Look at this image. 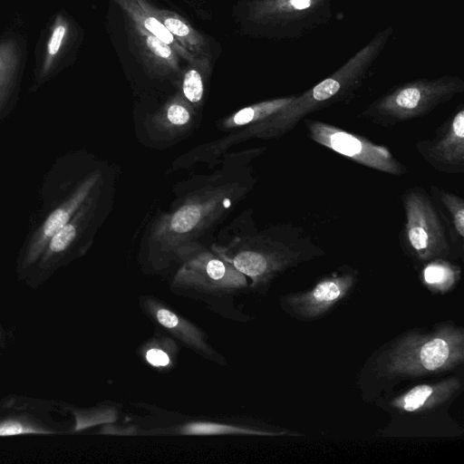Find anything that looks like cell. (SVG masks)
<instances>
[{"label": "cell", "mask_w": 464, "mask_h": 464, "mask_svg": "<svg viewBox=\"0 0 464 464\" xmlns=\"http://www.w3.org/2000/svg\"><path fill=\"white\" fill-rule=\"evenodd\" d=\"M405 222L401 241L420 262L445 258L450 254L446 228L431 198L420 187L411 188L401 197Z\"/></svg>", "instance_id": "obj_5"}, {"label": "cell", "mask_w": 464, "mask_h": 464, "mask_svg": "<svg viewBox=\"0 0 464 464\" xmlns=\"http://www.w3.org/2000/svg\"><path fill=\"white\" fill-rule=\"evenodd\" d=\"M209 57L198 56L189 63L183 75L182 91L188 101L192 103L200 102L204 92V74L209 67Z\"/></svg>", "instance_id": "obj_21"}, {"label": "cell", "mask_w": 464, "mask_h": 464, "mask_svg": "<svg viewBox=\"0 0 464 464\" xmlns=\"http://www.w3.org/2000/svg\"><path fill=\"white\" fill-rule=\"evenodd\" d=\"M430 198L440 215L444 220V227L450 233L454 244L464 237V200L461 197L440 188L430 187Z\"/></svg>", "instance_id": "obj_17"}, {"label": "cell", "mask_w": 464, "mask_h": 464, "mask_svg": "<svg viewBox=\"0 0 464 464\" xmlns=\"http://www.w3.org/2000/svg\"><path fill=\"white\" fill-rule=\"evenodd\" d=\"M140 305L147 316L157 325L198 355L218 364L226 361L209 343L206 334L192 322L151 295H141Z\"/></svg>", "instance_id": "obj_8"}, {"label": "cell", "mask_w": 464, "mask_h": 464, "mask_svg": "<svg viewBox=\"0 0 464 464\" xmlns=\"http://www.w3.org/2000/svg\"><path fill=\"white\" fill-rule=\"evenodd\" d=\"M168 120L174 125H184L190 118L188 109L179 102L171 103L167 110Z\"/></svg>", "instance_id": "obj_26"}, {"label": "cell", "mask_w": 464, "mask_h": 464, "mask_svg": "<svg viewBox=\"0 0 464 464\" xmlns=\"http://www.w3.org/2000/svg\"><path fill=\"white\" fill-rule=\"evenodd\" d=\"M463 357L462 329L443 325L430 334L403 337L388 353L384 370L392 377H417L448 371Z\"/></svg>", "instance_id": "obj_2"}, {"label": "cell", "mask_w": 464, "mask_h": 464, "mask_svg": "<svg viewBox=\"0 0 464 464\" xmlns=\"http://www.w3.org/2000/svg\"><path fill=\"white\" fill-rule=\"evenodd\" d=\"M47 433L21 421L8 420L0 423V436H10L24 433Z\"/></svg>", "instance_id": "obj_25"}, {"label": "cell", "mask_w": 464, "mask_h": 464, "mask_svg": "<svg viewBox=\"0 0 464 464\" xmlns=\"http://www.w3.org/2000/svg\"><path fill=\"white\" fill-rule=\"evenodd\" d=\"M246 276L232 265L209 255L188 260L178 272L172 291L179 295L205 303L222 316L244 321L235 299L246 289Z\"/></svg>", "instance_id": "obj_1"}, {"label": "cell", "mask_w": 464, "mask_h": 464, "mask_svg": "<svg viewBox=\"0 0 464 464\" xmlns=\"http://www.w3.org/2000/svg\"><path fill=\"white\" fill-rule=\"evenodd\" d=\"M177 432L180 434L198 436L228 434L275 435L273 432L256 430L246 427L214 421L188 422L177 429Z\"/></svg>", "instance_id": "obj_20"}, {"label": "cell", "mask_w": 464, "mask_h": 464, "mask_svg": "<svg viewBox=\"0 0 464 464\" xmlns=\"http://www.w3.org/2000/svg\"><path fill=\"white\" fill-rule=\"evenodd\" d=\"M295 95L266 101L237 111L232 121L241 126L254 121H261L285 108L294 99Z\"/></svg>", "instance_id": "obj_22"}, {"label": "cell", "mask_w": 464, "mask_h": 464, "mask_svg": "<svg viewBox=\"0 0 464 464\" xmlns=\"http://www.w3.org/2000/svg\"><path fill=\"white\" fill-rule=\"evenodd\" d=\"M334 0H252L246 19L268 37L299 39L326 25Z\"/></svg>", "instance_id": "obj_4"}, {"label": "cell", "mask_w": 464, "mask_h": 464, "mask_svg": "<svg viewBox=\"0 0 464 464\" xmlns=\"http://www.w3.org/2000/svg\"><path fill=\"white\" fill-rule=\"evenodd\" d=\"M113 1L126 13L133 24L153 34L163 43L169 45L179 57L188 63H192L197 59V55L183 47L163 24L153 14L145 11L136 0Z\"/></svg>", "instance_id": "obj_16"}, {"label": "cell", "mask_w": 464, "mask_h": 464, "mask_svg": "<svg viewBox=\"0 0 464 464\" xmlns=\"http://www.w3.org/2000/svg\"><path fill=\"white\" fill-rule=\"evenodd\" d=\"M415 147L423 160L435 170L448 174L463 173V105L437 129L433 138L418 140Z\"/></svg>", "instance_id": "obj_7"}, {"label": "cell", "mask_w": 464, "mask_h": 464, "mask_svg": "<svg viewBox=\"0 0 464 464\" xmlns=\"http://www.w3.org/2000/svg\"><path fill=\"white\" fill-rule=\"evenodd\" d=\"M201 218V208L198 205H188L179 208L170 219L171 230L186 233L192 230Z\"/></svg>", "instance_id": "obj_23"}, {"label": "cell", "mask_w": 464, "mask_h": 464, "mask_svg": "<svg viewBox=\"0 0 464 464\" xmlns=\"http://www.w3.org/2000/svg\"><path fill=\"white\" fill-rule=\"evenodd\" d=\"M132 32L141 60L150 72L166 75L179 71V57L169 45L133 24Z\"/></svg>", "instance_id": "obj_15"}, {"label": "cell", "mask_w": 464, "mask_h": 464, "mask_svg": "<svg viewBox=\"0 0 464 464\" xmlns=\"http://www.w3.org/2000/svg\"><path fill=\"white\" fill-rule=\"evenodd\" d=\"M464 91L457 75L420 78L394 86L362 112L369 121L383 127L422 117Z\"/></svg>", "instance_id": "obj_3"}, {"label": "cell", "mask_w": 464, "mask_h": 464, "mask_svg": "<svg viewBox=\"0 0 464 464\" xmlns=\"http://www.w3.org/2000/svg\"><path fill=\"white\" fill-rule=\"evenodd\" d=\"M175 339L167 334H157L142 346L146 362L160 370L170 369L178 355Z\"/></svg>", "instance_id": "obj_19"}, {"label": "cell", "mask_w": 464, "mask_h": 464, "mask_svg": "<svg viewBox=\"0 0 464 464\" xmlns=\"http://www.w3.org/2000/svg\"><path fill=\"white\" fill-rule=\"evenodd\" d=\"M75 236L74 225L67 223L51 237L46 256L63 251L72 242Z\"/></svg>", "instance_id": "obj_24"}, {"label": "cell", "mask_w": 464, "mask_h": 464, "mask_svg": "<svg viewBox=\"0 0 464 464\" xmlns=\"http://www.w3.org/2000/svg\"><path fill=\"white\" fill-rule=\"evenodd\" d=\"M356 273L347 271L321 279L312 289L285 296L286 309L302 319L323 315L340 302L353 287Z\"/></svg>", "instance_id": "obj_9"}, {"label": "cell", "mask_w": 464, "mask_h": 464, "mask_svg": "<svg viewBox=\"0 0 464 464\" xmlns=\"http://www.w3.org/2000/svg\"><path fill=\"white\" fill-rule=\"evenodd\" d=\"M26 57L24 39L15 33L0 36V107L14 89Z\"/></svg>", "instance_id": "obj_13"}, {"label": "cell", "mask_w": 464, "mask_h": 464, "mask_svg": "<svg viewBox=\"0 0 464 464\" xmlns=\"http://www.w3.org/2000/svg\"><path fill=\"white\" fill-rule=\"evenodd\" d=\"M148 13L159 19L175 39L188 51L197 56H209V45L206 37L194 29L179 14L153 6L147 0H136Z\"/></svg>", "instance_id": "obj_12"}, {"label": "cell", "mask_w": 464, "mask_h": 464, "mask_svg": "<svg viewBox=\"0 0 464 464\" xmlns=\"http://www.w3.org/2000/svg\"><path fill=\"white\" fill-rule=\"evenodd\" d=\"M79 38L78 29L69 14L57 13L46 28L38 50L37 73L46 79L69 62Z\"/></svg>", "instance_id": "obj_10"}, {"label": "cell", "mask_w": 464, "mask_h": 464, "mask_svg": "<svg viewBox=\"0 0 464 464\" xmlns=\"http://www.w3.org/2000/svg\"><path fill=\"white\" fill-rule=\"evenodd\" d=\"M304 124L313 141L361 165L394 176L408 171L387 147L363 136L317 120L304 119Z\"/></svg>", "instance_id": "obj_6"}, {"label": "cell", "mask_w": 464, "mask_h": 464, "mask_svg": "<svg viewBox=\"0 0 464 464\" xmlns=\"http://www.w3.org/2000/svg\"><path fill=\"white\" fill-rule=\"evenodd\" d=\"M460 381L449 378L432 384L417 385L391 401L392 408L406 412H420L434 408L459 392Z\"/></svg>", "instance_id": "obj_11"}, {"label": "cell", "mask_w": 464, "mask_h": 464, "mask_svg": "<svg viewBox=\"0 0 464 464\" xmlns=\"http://www.w3.org/2000/svg\"><path fill=\"white\" fill-rule=\"evenodd\" d=\"M94 181L93 178L84 181L65 203L48 216L29 249L26 258L27 264L34 262L43 252L51 237L69 222L72 215L83 201Z\"/></svg>", "instance_id": "obj_14"}, {"label": "cell", "mask_w": 464, "mask_h": 464, "mask_svg": "<svg viewBox=\"0 0 464 464\" xmlns=\"http://www.w3.org/2000/svg\"><path fill=\"white\" fill-rule=\"evenodd\" d=\"M422 280L432 291L446 293L458 282L460 270L443 258L429 261L422 269Z\"/></svg>", "instance_id": "obj_18"}]
</instances>
